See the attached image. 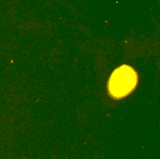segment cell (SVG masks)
I'll list each match as a JSON object with an SVG mask.
<instances>
[{"instance_id":"1","label":"cell","mask_w":160,"mask_h":159,"mask_svg":"<svg viewBox=\"0 0 160 159\" xmlns=\"http://www.w3.org/2000/svg\"><path fill=\"white\" fill-rule=\"evenodd\" d=\"M137 74L131 67L123 65L117 69L109 80V91L115 98L126 96L135 87Z\"/></svg>"}]
</instances>
